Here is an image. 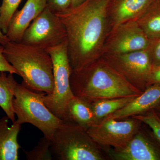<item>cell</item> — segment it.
I'll return each instance as SVG.
<instances>
[{
  "label": "cell",
  "mask_w": 160,
  "mask_h": 160,
  "mask_svg": "<svg viewBox=\"0 0 160 160\" xmlns=\"http://www.w3.org/2000/svg\"><path fill=\"white\" fill-rule=\"evenodd\" d=\"M110 1L86 0L77 7L55 13L66 29L72 71H79L102 56L110 32L108 9Z\"/></svg>",
  "instance_id": "6da1fadb"
},
{
  "label": "cell",
  "mask_w": 160,
  "mask_h": 160,
  "mask_svg": "<svg viewBox=\"0 0 160 160\" xmlns=\"http://www.w3.org/2000/svg\"><path fill=\"white\" fill-rule=\"evenodd\" d=\"M69 81L73 95L89 103L137 97L143 92L102 58L79 71H72Z\"/></svg>",
  "instance_id": "7a4b0ae2"
},
{
  "label": "cell",
  "mask_w": 160,
  "mask_h": 160,
  "mask_svg": "<svg viewBox=\"0 0 160 160\" xmlns=\"http://www.w3.org/2000/svg\"><path fill=\"white\" fill-rule=\"evenodd\" d=\"M4 55L22 78L23 86L37 92L52 93L53 63L46 49L9 41L4 46Z\"/></svg>",
  "instance_id": "3957f363"
},
{
  "label": "cell",
  "mask_w": 160,
  "mask_h": 160,
  "mask_svg": "<svg viewBox=\"0 0 160 160\" xmlns=\"http://www.w3.org/2000/svg\"><path fill=\"white\" fill-rule=\"evenodd\" d=\"M51 148L53 157L58 160L106 159L87 129L69 121L63 122L55 132Z\"/></svg>",
  "instance_id": "277c9868"
},
{
  "label": "cell",
  "mask_w": 160,
  "mask_h": 160,
  "mask_svg": "<svg viewBox=\"0 0 160 160\" xmlns=\"http://www.w3.org/2000/svg\"><path fill=\"white\" fill-rule=\"evenodd\" d=\"M46 93L37 92L22 84H17L12 106L17 120L14 122L22 125L28 123L41 130L44 136L52 141L56 129L64 121L53 114L43 101Z\"/></svg>",
  "instance_id": "5b68a950"
},
{
  "label": "cell",
  "mask_w": 160,
  "mask_h": 160,
  "mask_svg": "<svg viewBox=\"0 0 160 160\" xmlns=\"http://www.w3.org/2000/svg\"><path fill=\"white\" fill-rule=\"evenodd\" d=\"M46 50L50 54L53 63L54 86L52 93L45 94L43 101L53 114L66 122L67 106L74 96L69 81L72 70L68 57L67 40Z\"/></svg>",
  "instance_id": "8992f818"
},
{
  "label": "cell",
  "mask_w": 160,
  "mask_h": 160,
  "mask_svg": "<svg viewBox=\"0 0 160 160\" xmlns=\"http://www.w3.org/2000/svg\"><path fill=\"white\" fill-rule=\"evenodd\" d=\"M66 38L62 21L46 6L26 29L21 43L46 50L60 45Z\"/></svg>",
  "instance_id": "52a82bcc"
},
{
  "label": "cell",
  "mask_w": 160,
  "mask_h": 160,
  "mask_svg": "<svg viewBox=\"0 0 160 160\" xmlns=\"http://www.w3.org/2000/svg\"><path fill=\"white\" fill-rule=\"evenodd\" d=\"M104 120L92 126L87 132L94 142L104 148L120 150L126 147L139 130L142 122L132 118Z\"/></svg>",
  "instance_id": "ba28073f"
},
{
  "label": "cell",
  "mask_w": 160,
  "mask_h": 160,
  "mask_svg": "<svg viewBox=\"0 0 160 160\" xmlns=\"http://www.w3.org/2000/svg\"><path fill=\"white\" fill-rule=\"evenodd\" d=\"M102 58L137 89L146 90V79L152 66L148 49L122 54H105Z\"/></svg>",
  "instance_id": "9c48e42d"
},
{
  "label": "cell",
  "mask_w": 160,
  "mask_h": 160,
  "mask_svg": "<svg viewBox=\"0 0 160 160\" xmlns=\"http://www.w3.org/2000/svg\"><path fill=\"white\" fill-rule=\"evenodd\" d=\"M151 42L136 20L129 21L109 32L104 44L103 55L146 50L149 49Z\"/></svg>",
  "instance_id": "30bf717a"
},
{
  "label": "cell",
  "mask_w": 160,
  "mask_h": 160,
  "mask_svg": "<svg viewBox=\"0 0 160 160\" xmlns=\"http://www.w3.org/2000/svg\"><path fill=\"white\" fill-rule=\"evenodd\" d=\"M152 133L141 127L123 149L106 148L104 150L113 160H160V144Z\"/></svg>",
  "instance_id": "8fae6325"
},
{
  "label": "cell",
  "mask_w": 160,
  "mask_h": 160,
  "mask_svg": "<svg viewBox=\"0 0 160 160\" xmlns=\"http://www.w3.org/2000/svg\"><path fill=\"white\" fill-rule=\"evenodd\" d=\"M46 7V0H27L22 9L15 12L6 36L9 41L21 42L26 29Z\"/></svg>",
  "instance_id": "7c38bea8"
},
{
  "label": "cell",
  "mask_w": 160,
  "mask_h": 160,
  "mask_svg": "<svg viewBox=\"0 0 160 160\" xmlns=\"http://www.w3.org/2000/svg\"><path fill=\"white\" fill-rule=\"evenodd\" d=\"M155 0H111L108 9L110 31L129 21L136 20Z\"/></svg>",
  "instance_id": "4fadbf2b"
},
{
  "label": "cell",
  "mask_w": 160,
  "mask_h": 160,
  "mask_svg": "<svg viewBox=\"0 0 160 160\" xmlns=\"http://www.w3.org/2000/svg\"><path fill=\"white\" fill-rule=\"evenodd\" d=\"M160 104V85L150 86L130 102L102 121L125 119L143 114L154 109Z\"/></svg>",
  "instance_id": "5bb4252c"
},
{
  "label": "cell",
  "mask_w": 160,
  "mask_h": 160,
  "mask_svg": "<svg viewBox=\"0 0 160 160\" xmlns=\"http://www.w3.org/2000/svg\"><path fill=\"white\" fill-rule=\"evenodd\" d=\"M9 119L7 116L0 119V160L18 159V137L21 125L14 122L10 127Z\"/></svg>",
  "instance_id": "9a60e30c"
},
{
  "label": "cell",
  "mask_w": 160,
  "mask_h": 160,
  "mask_svg": "<svg viewBox=\"0 0 160 160\" xmlns=\"http://www.w3.org/2000/svg\"><path fill=\"white\" fill-rule=\"evenodd\" d=\"M73 122L88 129L98 123L91 103L76 96L69 101L66 109V121Z\"/></svg>",
  "instance_id": "2e32d148"
},
{
  "label": "cell",
  "mask_w": 160,
  "mask_h": 160,
  "mask_svg": "<svg viewBox=\"0 0 160 160\" xmlns=\"http://www.w3.org/2000/svg\"><path fill=\"white\" fill-rule=\"evenodd\" d=\"M150 40L160 38V2L155 0L144 13L136 20Z\"/></svg>",
  "instance_id": "e0dca14e"
},
{
  "label": "cell",
  "mask_w": 160,
  "mask_h": 160,
  "mask_svg": "<svg viewBox=\"0 0 160 160\" xmlns=\"http://www.w3.org/2000/svg\"><path fill=\"white\" fill-rule=\"evenodd\" d=\"M6 72H0V107L14 123L15 114L12 106V100L14 98V89L18 84L13 74Z\"/></svg>",
  "instance_id": "ac0fdd59"
},
{
  "label": "cell",
  "mask_w": 160,
  "mask_h": 160,
  "mask_svg": "<svg viewBox=\"0 0 160 160\" xmlns=\"http://www.w3.org/2000/svg\"><path fill=\"white\" fill-rule=\"evenodd\" d=\"M135 97H136L106 99L90 103L96 119L99 123L109 115L126 106Z\"/></svg>",
  "instance_id": "d6986e66"
},
{
  "label": "cell",
  "mask_w": 160,
  "mask_h": 160,
  "mask_svg": "<svg viewBox=\"0 0 160 160\" xmlns=\"http://www.w3.org/2000/svg\"><path fill=\"white\" fill-rule=\"evenodd\" d=\"M52 141L44 136L38 145L32 150L24 151L29 160H52L53 157L51 151Z\"/></svg>",
  "instance_id": "ffe728a7"
},
{
  "label": "cell",
  "mask_w": 160,
  "mask_h": 160,
  "mask_svg": "<svg viewBox=\"0 0 160 160\" xmlns=\"http://www.w3.org/2000/svg\"><path fill=\"white\" fill-rule=\"evenodd\" d=\"M22 0H2L0 7V29L6 34L9 22Z\"/></svg>",
  "instance_id": "44dd1931"
},
{
  "label": "cell",
  "mask_w": 160,
  "mask_h": 160,
  "mask_svg": "<svg viewBox=\"0 0 160 160\" xmlns=\"http://www.w3.org/2000/svg\"><path fill=\"white\" fill-rule=\"evenodd\" d=\"M131 118L137 119L142 123H145L149 126L156 139L160 144V118L153 109L146 113Z\"/></svg>",
  "instance_id": "7402d4cb"
},
{
  "label": "cell",
  "mask_w": 160,
  "mask_h": 160,
  "mask_svg": "<svg viewBox=\"0 0 160 160\" xmlns=\"http://www.w3.org/2000/svg\"><path fill=\"white\" fill-rule=\"evenodd\" d=\"M46 6L54 13L66 11L72 7V0H46Z\"/></svg>",
  "instance_id": "603a6c76"
},
{
  "label": "cell",
  "mask_w": 160,
  "mask_h": 160,
  "mask_svg": "<svg viewBox=\"0 0 160 160\" xmlns=\"http://www.w3.org/2000/svg\"><path fill=\"white\" fill-rule=\"evenodd\" d=\"M152 66L160 65V38L152 40L148 49Z\"/></svg>",
  "instance_id": "cb8c5ba5"
},
{
  "label": "cell",
  "mask_w": 160,
  "mask_h": 160,
  "mask_svg": "<svg viewBox=\"0 0 160 160\" xmlns=\"http://www.w3.org/2000/svg\"><path fill=\"white\" fill-rule=\"evenodd\" d=\"M146 88L149 86L160 85V65L152 66L146 79Z\"/></svg>",
  "instance_id": "d4e9b609"
},
{
  "label": "cell",
  "mask_w": 160,
  "mask_h": 160,
  "mask_svg": "<svg viewBox=\"0 0 160 160\" xmlns=\"http://www.w3.org/2000/svg\"><path fill=\"white\" fill-rule=\"evenodd\" d=\"M8 72L18 75L17 70L7 61L4 56V46L0 44V72Z\"/></svg>",
  "instance_id": "484cf974"
},
{
  "label": "cell",
  "mask_w": 160,
  "mask_h": 160,
  "mask_svg": "<svg viewBox=\"0 0 160 160\" xmlns=\"http://www.w3.org/2000/svg\"><path fill=\"white\" fill-rule=\"evenodd\" d=\"M9 40L6 35L4 34L2 32L0 29V44L3 45V46L6 43L9 42Z\"/></svg>",
  "instance_id": "4316f807"
},
{
  "label": "cell",
  "mask_w": 160,
  "mask_h": 160,
  "mask_svg": "<svg viewBox=\"0 0 160 160\" xmlns=\"http://www.w3.org/2000/svg\"><path fill=\"white\" fill-rule=\"evenodd\" d=\"M86 0H72L71 8H75L82 4Z\"/></svg>",
  "instance_id": "83f0119b"
},
{
  "label": "cell",
  "mask_w": 160,
  "mask_h": 160,
  "mask_svg": "<svg viewBox=\"0 0 160 160\" xmlns=\"http://www.w3.org/2000/svg\"><path fill=\"white\" fill-rule=\"evenodd\" d=\"M153 110H154L155 112H156V113L157 114L158 116L160 118V105H159V106L156 107L155 108L153 109Z\"/></svg>",
  "instance_id": "f1b7e54d"
},
{
  "label": "cell",
  "mask_w": 160,
  "mask_h": 160,
  "mask_svg": "<svg viewBox=\"0 0 160 160\" xmlns=\"http://www.w3.org/2000/svg\"><path fill=\"white\" fill-rule=\"evenodd\" d=\"M158 1L160 2V0H158Z\"/></svg>",
  "instance_id": "f546056e"
},
{
  "label": "cell",
  "mask_w": 160,
  "mask_h": 160,
  "mask_svg": "<svg viewBox=\"0 0 160 160\" xmlns=\"http://www.w3.org/2000/svg\"></svg>",
  "instance_id": "4dcf8cb0"
}]
</instances>
